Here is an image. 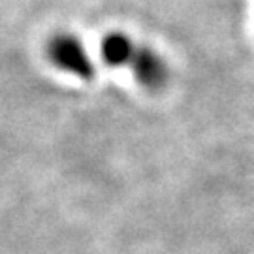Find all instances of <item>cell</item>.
<instances>
[{
	"label": "cell",
	"mask_w": 254,
	"mask_h": 254,
	"mask_svg": "<svg viewBox=\"0 0 254 254\" xmlns=\"http://www.w3.org/2000/svg\"><path fill=\"white\" fill-rule=\"evenodd\" d=\"M47 57L49 61L63 72H68L89 81L94 77V64L81 40L68 32H59L47 42Z\"/></svg>",
	"instance_id": "cell-2"
},
{
	"label": "cell",
	"mask_w": 254,
	"mask_h": 254,
	"mask_svg": "<svg viewBox=\"0 0 254 254\" xmlns=\"http://www.w3.org/2000/svg\"><path fill=\"white\" fill-rule=\"evenodd\" d=\"M100 57L108 66H128L137 83L149 91H160L170 79V68L162 57L125 32H109L102 38Z\"/></svg>",
	"instance_id": "cell-1"
}]
</instances>
